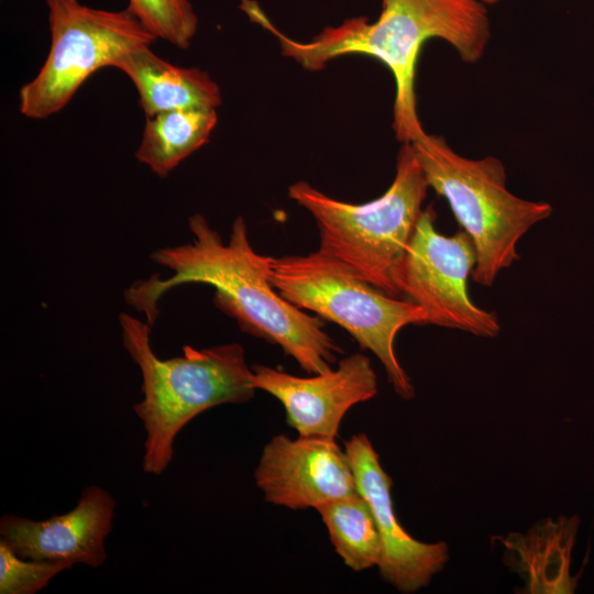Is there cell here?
<instances>
[{"instance_id":"obj_18","label":"cell","mask_w":594,"mask_h":594,"mask_svg":"<svg viewBox=\"0 0 594 594\" xmlns=\"http://www.w3.org/2000/svg\"><path fill=\"white\" fill-rule=\"evenodd\" d=\"M70 568L63 562L23 559L0 538V594H35Z\"/></svg>"},{"instance_id":"obj_9","label":"cell","mask_w":594,"mask_h":594,"mask_svg":"<svg viewBox=\"0 0 594 594\" xmlns=\"http://www.w3.org/2000/svg\"><path fill=\"white\" fill-rule=\"evenodd\" d=\"M253 385L280 402L286 422L300 437L334 440L341 421L354 405L373 398L377 377L370 359L351 354L310 377H300L279 369L256 364Z\"/></svg>"},{"instance_id":"obj_16","label":"cell","mask_w":594,"mask_h":594,"mask_svg":"<svg viewBox=\"0 0 594 594\" xmlns=\"http://www.w3.org/2000/svg\"><path fill=\"white\" fill-rule=\"evenodd\" d=\"M316 510L346 566L360 572L378 565L382 556L380 534L373 513L360 493L329 502Z\"/></svg>"},{"instance_id":"obj_6","label":"cell","mask_w":594,"mask_h":594,"mask_svg":"<svg viewBox=\"0 0 594 594\" xmlns=\"http://www.w3.org/2000/svg\"><path fill=\"white\" fill-rule=\"evenodd\" d=\"M271 283L297 308L346 330L362 349L376 355L395 393L403 399L414 397V386L395 353V339L405 326L427 324L421 307L385 294L321 250L273 257Z\"/></svg>"},{"instance_id":"obj_15","label":"cell","mask_w":594,"mask_h":594,"mask_svg":"<svg viewBox=\"0 0 594 594\" xmlns=\"http://www.w3.org/2000/svg\"><path fill=\"white\" fill-rule=\"evenodd\" d=\"M217 122V109H183L146 117L135 157L158 177H166L209 141Z\"/></svg>"},{"instance_id":"obj_11","label":"cell","mask_w":594,"mask_h":594,"mask_svg":"<svg viewBox=\"0 0 594 594\" xmlns=\"http://www.w3.org/2000/svg\"><path fill=\"white\" fill-rule=\"evenodd\" d=\"M355 476L358 492L367 502L380 534L382 556L377 565L384 581L403 593L427 586L449 560L446 542H422L398 522L391 488L392 479L384 471L370 439L364 433L344 442Z\"/></svg>"},{"instance_id":"obj_7","label":"cell","mask_w":594,"mask_h":594,"mask_svg":"<svg viewBox=\"0 0 594 594\" xmlns=\"http://www.w3.org/2000/svg\"><path fill=\"white\" fill-rule=\"evenodd\" d=\"M46 6L51 48L19 92L20 112L30 119L59 112L95 72L157 40L128 8L108 11L78 0H46Z\"/></svg>"},{"instance_id":"obj_12","label":"cell","mask_w":594,"mask_h":594,"mask_svg":"<svg viewBox=\"0 0 594 594\" xmlns=\"http://www.w3.org/2000/svg\"><path fill=\"white\" fill-rule=\"evenodd\" d=\"M114 509L116 502L108 491L89 485L68 513L38 521L2 516L0 536L23 559L98 568L107 559L105 541L112 528Z\"/></svg>"},{"instance_id":"obj_2","label":"cell","mask_w":594,"mask_h":594,"mask_svg":"<svg viewBox=\"0 0 594 594\" xmlns=\"http://www.w3.org/2000/svg\"><path fill=\"white\" fill-rule=\"evenodd\" d=\"M243 11L271 32L284 56L305 69H322L332 59L363 54L382 62L395 80L393 130L396 139L411 143L425 133L416 106L415 77L425 42L441 38L465 63H476L491 40L487 4L481 0H382L374 22L364 16L324 28L316 37L301 42L285 35L253 0Z\"/></svg>"},{"instance_id":"obj_1","label":"cell","mask_w":594,"mask_h":594,"mask_svg":"<svg viewBox=\"0 0 594 594\" xmlns=\"http://www.w3.org/2000/svg\"><path fill=\"white\" fill-rule=\"evenodd\" d=\"M194 240L154 251L151 258L170 271L165 279L154 274L135 280L124 293L125 300L143 312L152 327L158 315L157 302L169 289L186 283L215 288V305L234 318L252 336L277 344L309 374L331 367L341 351L323 330L318 316L297 308L271 283L272 256L258 254L251 245L243 217H238L228 243L200 213L188 220Z\"/></svg>"},{"instance_id":"obj_10","label":"cell","mask_w":594,"mask_h":594,"mask_svg":"<svg viewBox=\"0 0 594 594\" xmlns=\"http://www.w3.org/2000/svg\"><path fill=\"white\" fill-rule=\"evenodd\" d=\"M254 479L266 502L289 509H317L359 493L345 451L334 440L320 438L273 437Z\"/></svg>"},{"instance_id":"obj_3","label":"cell","mask_w":594,"mask_h":594,"mask_svg":"<svg viewBox=\"0 0 594 594\" xmlns=\"http://www.w3.org/2000/svg\"><path fill=\"white\" fill-rule=\"evenodd\" d=\"M119 322L123 345L142 374L143 399L134 413L146 432L143 471L160 475L173 460L176 436L190 420L212 407L254 397L252 367L235 342L185 345L183 356L162 360L151 346L146 321L121 312Z\"/></svg>"},{"instance_id":"obj_8","label":"cell","mask_w":594,"mask_h":594,"mask_svg":"<svg viewBox=\"0 0 594 594\" xmlns=\"http://www.w3.org/2000/svg\"><path fill=\"white\" fill-rule=\"evenodd\" d=\"M431 206L422 210L393 274L398 295L421 307L427 324L493 338L501 326L495 314L477 307L468 293L476 251L464 231L447 237L435 227Z\"/></svg>"},{"instance_id":"obj_5","label":"cell","mask_w":594,"mask_h":594,"mask_svg":"<svg viewBox=\"0 0 594 594\" xmlns=\"http://www.w3.org/2000/svg\"><path fill=\"white\" fill-rule=\"evenodd\" d=\"M410 144L429 187L447 199L474 244L472 279L492 286L503 270L519 260V240L551 215V205L512 194L505 167L495 156H461L443 136L426 132Z\"/></svg>"},{"instance_id":"obj_13","label":"cell","mask_w":594,"mask_h":594,"mask_svg":"<svg viewBox=\"0 0 594 594\" xmlns=\"http://www.w3.org/2000/svg\"><path fill=\"white\" fill-rule=\"evenodd\" d=\"M133 82L146 117L183 109H217L221 103L218 84L198 67H180L141 46L116 65Z\"/></svg>"},{"instance_id":"obj_4","label":"cell","mask_w":594,"mask_h":594,"mask_svg":"<svg viewBox=\"0 0 594 594\" xmlns=\"http://www.w3.org/2000/svg\"><path fill=\"white\" fill-rule=\"evenodd\" d=\"M429 185L410 143H403L396 174L378 198L344 202L305 180L288 187V197L315 219L319 250L340 261L385 294L398 297L393 274L422 212Z\"/></svg>"},{"instance_id":"obj_14","label":"cell","mask_w":594,"mask_h":594,"mask_svg":"<svg viewBox=\"0 0 594 594\" xmlns=\"http://www.w3.org/2000/svg\"><path fill=\"white\" fill-rule=\"evenodd\" d=\"M579 522L578 516L547 519L525 535L514 534L504 540L510 564L526 581L525 592H574L576 579L570 564Z\"/></svg>"},{"instance_id":"obj_19","label":"cell","mask_w":594,"mask_h":594,"mask_svg":"<svg viewBox=\"0 0 594 594\" xmlns=\"http://www.w3.org/2000/svg\"><path fill=\"white\" fill-rule=\"evenodd\" d=\"M481 1L484 2L485 4L490 6V4L497 3L499 0H481Z\"/></svg>"},{"instance_id":"obj_17","label":"cell","mask_w":594,"mask_h":594,"mask_svg":"<svg viewBox=\"0 0 594 594\" xmlns=\"http://www.w3.org/2000/svg\"><path fill=\"white\" fill-rule=\"evenodd\" d=\"M127 8L157 38L180 50L190 46L198 16L189 0H129Z\"/></svg>"}]
</instances>
